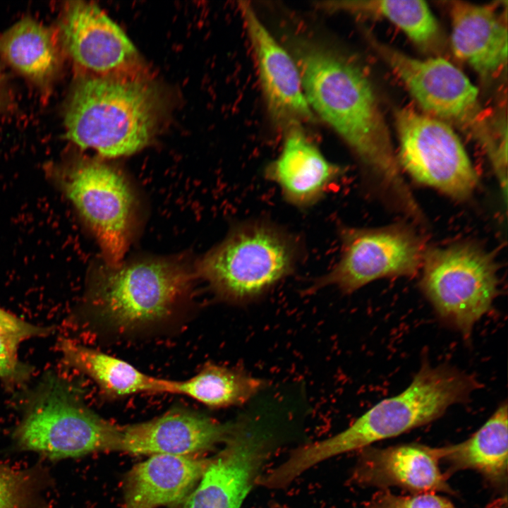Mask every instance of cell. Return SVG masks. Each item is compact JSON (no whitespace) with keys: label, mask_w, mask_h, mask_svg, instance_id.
<instances>
[{"label":"cell","mask_w":508,"mask_h":508,"mask_svg":"<svg viewBox=\"0 0 508 508\" xmlns=\"http://www.w3.org/2000/svg\"><path fill=\"white\" fill-rule=\"evenodd\" d=\"M291 55L312 111L341 138L379 189L406 214L418 204L406 183L373 85L342 53L309 39L292 41Z\"/></svg>","instance_id":"1"},{"label":"cell","mask_w":508,"mask_h":508,"mask_svg":"<svg viewBox=\"0 0 508 508\" xmlns=\"http://www.w3.org/2000/svg\"><path fill=\"white\" fill-rule=\"evenodd\" d=\"M478 387L476 379L456 368L425 361L403 392L380 401L338 434L294 449L285 469L296 478L330 457L430 423L451 406L468 401Z\"/></svg>","instance_id":"2"},{"label":"cell","mask_w":508,"mask_h":508,"mask_svg":"<svg viewBox=\"0 0 508 508\" xmlns=\"http://www.w3.org/2000/svg\"><path fill=\"white\" fill-rule=\"evenodd\" d=\"M153 90L140 81L107 76L80 79L64 112L67 138L104 157L135 153L150 140L157 119Z\"/></svg>","instance_id":"3"},{"label":"cell","mask_w":508,"mask_h":508,"mask_svg":"<svg viewBox=\"0 0 508 508\" xmlns=\"http://www.w3.org/2000/svg\"><path fill=\"white\" fill-rule=\"evenodd\" d=\"M292 234L264 219L246 220L199 262L200 275L222 298L246 303L289 276L301 257Z\"/></svg>","instance_id":"4"},{"label":"cell","mask_w":508,"mask_h":508,"mask_svg":"<svg viewBox=\"0 0 508 508\" xmlns=\"http://www.w3.org/2000/svg\"><path fill=\"white\" fill-rule=\"evenodd\" d=\"M370 44L425 114L467 132L481 145L497 175L507 171V139L498 138L483 111L477 88L442 57L419 59L373 37Z\"/></svg>","instance_id":"5"},{"label":"cell","mask_w":508,"mask_h":508,"mask_svg":"<svg viewBox=\"0 0 508 508\" xmlns=\"http://www.w3.org/2000/svg\"><path fill=\"white\" fill-rule=\"evenodd\" d=\"M191 280L188 270L174 261L107 265L95 277L90 299L107 325L132 330L169 318L186 296Z\"/></svg>","instance_id":"6"},{"label":"cell","mask_w":508,"mask_h":508,"mask_svg":"<svg viewBox=\"0 0 508 508\" xmlns=\"http://www.w3.org/2000/svg\"><path fill=\"white\" fill-rule=\"evenodd\" d=\"M120 440V427L90 411L59 382H49L38 392L13 433L16 450L52 461L119 451Z\"/></svg>","instance_id":"7"},{"label":"cell","mask_w":508,"mask_h":508,"mask_svg":"<svg viewBox=\"0 0 508 508\" xmlns=\"http://www.w3.org/2000/svg\"><path fill=\"white\" fill-rule=\"evenodd\" d=\"M420 287L445 322L468 338L497 294L492 254L472 242L425 250Z\"/></svg>","instance_id":"8"},{"label":"cell","mask_w":508,"mask_h":508,"mask_svg":"<svg viewBox=\"0 0 508 508\" xmlns=\"http://www.w3.org/2000/svg\"><path fill=\"white\" fill-rule=\"evenodd\" d=\"M394 120L400 167L418 183L454 200L468 199L478 178L451 126L409 107L397 109Z\"/></svg>","instance_id":"9"},{"label":"cell","mask_w":508,"mask_h":508,"mask_svg":"<svg viewBox=\"0 0 508 508\" xmlns=\"http://www.w3.org/2000/svg\"><path fill=\"white\" fill-rule=\"evenodd\" d=\"M339 259L311 289L333 286L351 294L385 277H408L421 269L425 252L418 234L406 224L339 229Z\"/></svg>","instance_id":"10"},{"label":"cell","mask_w":508,"mask_h":508,"mask_svg":"<svg viewBox=\"0 0 508 508\" xmlns=\"http://www.w3.org/2000/svg\"><path fill=\"white\" fill-rule=\"evenodd\" d=\"M68 198L97 237L108 265L121 262L129 243L135 199L120 171L107 164L80 161L64 179Z\"/></svg>","instance_id":"11"},{"label":"cell","mask_w":508,"mask_h":508,"mask_svg":"<svg viewBox=\"0 0 508 508\" xmlns=\"http://www.w3.org/2000/svg\"><path fill=\"white\" fill-rule=\"evenodd\" d=\"M271 439L246 421L236 422L181 508H240L262 473Z\"/></svg>","instance_id":"12"},{"label":"cell","mask_w":508,"mask_h":508,"mask_svg":"<svg viewBox=\"0 0 508 508\" xmlns=\"http://www.w3.org/2000/svg\"><path fill=\"white\" fill-rule=\"evenodd\" d=\"M239 9L253 52L261 90L273 121L286 130L315 120L297 64L261 22L248 2Z\"/></svg>","instance_id":"13"},{"label":"cell","mask_w":508,"mask_h":508,"mask_svg":"<svg viewBox=\"0 0 508 508\" xmlns=\"http://www.w3.org/2000/svg\"><path fill=\"white\" fill-rule=\"evenodd\" d=\"M235 425L186 409H174L152 420L121 428L119 451L192 455L224 445Z\"/></svg>","instance_id":"14"},{"label":"cell","mask_w":508,"mask_h":508,"mask_svg":"<svg viewBox=\"0 0 508 508\" xmlns=\"http://www.w3.org/2000/svg\"><path fill=\"white\" fill-rule=\"evenodd\" d=\"M343 175L344 169L327 159L301 126L284 131L279 154L264 171L283 199L300 210L320 202Z\"/></svg>","instance_id":"15"},{"label":"cell","mask_w":508,"mask_h":508,"mask_svg":"<svg viewBox=\"0 0 508 508\" xmlns=\"http://www.w3.org/2000/svg\"><path fill=\"white\" fill-rule=\"evenodd\" d=\"M63 47L72 59L90 71L107 73L124 68L136 56L134 44L98 6L68 3L61 24Z\"/></svg>","instance_id":"16"},{"label":"cell","mask_w":508,"mask_h":508,"mask_svg":"<svg viewBox=\"0 0 508 508\" xmlns=\"http://www.w3.org/2000/svg\"><path fill=\"white\" fill-rule=\"evenodd\" d=\"M439 461L435 448L418 445L365 447L351 480L360 485L399 486L415 493L451 492Z\"/></svg>","instance_id":"17"},{"label":"cell","mask_w":508,"mask_h":508,"mask_svg":"<svg viewBox=\"0 0 508 508\" xmlns=\"http://www.w3.org/2000/svg\"><path fill=\"white\" fill-rule=\"evenodd\" d=\"M212 459L153 454L135 465L126 476L124 508H157L183 502Z\"/></svg>","instance_id":"18"},{"label":"cell","mask_w":508,"mask_h":508,"mask_svg":"<svg viewBox=\"0 0 508 508\" xmlns=\"http://www.w3.org/2000/svg\"><path fill=\"white\" fill-rule=\"evenodd\" d=\"M451 44L455 56L482 78L500 72L507 60V29L491 6L452 1Z\"/></svg>","instance_id":"19"},{"label":"cell","mask_w":508,"mask_h":508,"mask_svg":"<svg viewBox=\"0 0 508 508\" xmlns=\"http://www.w3.org/2000/svg\"><path fill=\"white\" fill-rule=\"evenodd\" d=\"M0 56L40 86L49 85L61 66L54 33L30 17L22 18L0 35Z\"/></svg>","instance_id":"20"},{"label":"cell","mask_w":508,"mask_h":508,"mask_svg":"<svg viewBox=\"0 0 508 508\" xmlns=\"http://www.w3.org/2000/svg\"><path fill=\"white\" fill-rule=\"evenodd\" d=\"M507 403H502L490 418L468 440L436 447L440 460L454 469H473L491 482L502 485L507 478Z\"/></svg>","instance_id":"21"},{"label":"cell","mask_w":508,"mask_h":508,"mask_svg":"<svg viewBox=\"0 0 508 508\" xmlns=\"http://www.w3.org/2000/svg\"><path fill=\"white\" fill-rule=\"evenodd\" d=\"M61 346L66 360L108 395L168 393L169 380L147 375L123 360L71 340L63 341Z\"/></svg>","instance_id":"22"},{"label":"cell","mask_w":508,"mask_h":508,"mask_svg":"<svg viewBox=\"0 0 508 508\" xmlns=\"http://www.w3.org/2000/svg\"><path fill=\"white\" fill-rule=\"evenodd\" d=\"M316 5L326 11L382 17L400 28L423 52H437L443 43L440 25L423 1H329Z\"/></svg>","instance_id":"23"},{"label":"cell","mask_w":508,"mask_h":508,"mask_svg":"<svg viewBox=\"0 0 508 508\" xmlns=\"http://www.w3.org/2000/svg\"><path fill=\"white\" fill-rule=\"evenodd\" d=\"M263 380L236 368L208 363L186 380H169L168 393L185 395L213 408L244 404L264 387Z\"/></svg>","instance_id":"24"},{"label":"cell","mask_w":508,"mask_h":508,"mask_svg":"<svg viewBox=\"0 0 508 508\" xmlns=\"http://www.w3.org/2000/svg\"><path fill=\"white\" fill-rule=\"evenodd\" d=\"M52 483L40 463L23 469L0 463V508H47L44 493Z\"/></svg>","instance_id":"25"},{"label":"cell","mask_w":508,"mask_h":508,"mask_svg":"<svg viewBox=\"0 0 508 508\" xmlns=\"http://www.w3.org/2000/svg\"><path fill=\"white\" fill-rule=\"evenodd\" d=\"M366 508H456L447 499L435 493L402 496L383 491L374 496Z\"/></svg>","instance_id":"26"},{"label":"cell","mask_w":508,"mask_h":508,"mask_svg":"<svg viewBox=\"0 0 508 508\" xmlns=\"http://www.w3.org/2000/svg\"><path fill=\"white\" fill-rule=\"evenodd\" d=\"M21 341L15 336L0 333V377L18 380L24 376L25 368L18 357Z\"/></svg>","instance_id":"27"},{"label":"cell","mask_w":508,"mask_h":508,"mask_svg":"<svg viewBox=\"0 0 508 508\" xmlns=\"http://www.w3.org/2000/svg\"><path fill=\"white\" fill-rule=\"evenodd\" d=\"M47 328L34 325L0 308V333L15 336L22 341L47 334Z\"/></svg>","instance_id":"28"},{"label":"cell","mask_w":508,"mask_h":508,"mask_svg":"<svg viewBox=\"0 0 508 508\" xmlns=\"http://www.w3.org/2000/svg\"><path fill=\"white\" fill-rule=\"evenodd\" d=\"M4 85L1 74L0 73V107L4 100Z\"/></svg>","instance_id":"29"}]
</instances>
